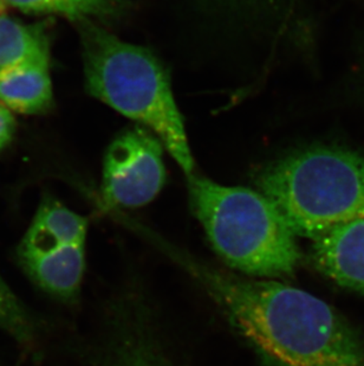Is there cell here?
<instances>
[{
	"mask_svg": "<svg viewBox=\"0 0 364 366\" xmlns=\"http://www.w3.org/2000/svg\"><path fill=\"white\" fill-rule=\"evenodd\" d=\"M200 3L221 14L245 19L266 18L280 10L285 0H199Z\"/></svg>",
	"mask_w": 364,
	"mask_h": 366,
	"instance_id": "4fadbf2b",
	"label": "cell"
},
{
	"mask_svg": "<svg viewBox=\"0 0 364 366\" xmlns=\"http://www.w3.org/2000/svg\"><path fill=\"white\" fill-rule=\"evenodd\" d=\"M311 259L331 280L364 293V219L338 225L313 239Z\"/></svg>",
	"mask_w": 364,
	"mask_h": 366,
	"instance_id": "8992f818",
	"label": "cell"
},
{
	"mask_svg": "<svg viewBox=\"0 0 364 366\" xmlns=\"http://www.w3.org/2000/svg\"><path fill=\"white\" fill-rule=\"evenodd\" d=\"M16 119L9 108L0 102V149H5L14 138Z\"/></svg>",
	"mask_w": 364,
	"mask_h": 366,
	"instance_id": "9a60e30c",
	"label": "cell"
},
{
	"mask_svg": "<svg viewBox=\"0 0 364 366\" xmlns=\"http://www.w3.org/2000/svg\"><path fill=\"white\" fill-rule=\"evenodd\" d=\"M5 5H4L3 3H1V1H0V14H4V11H5Z\"/></svg>",
	"mask_w": 364,
	"mask_h": 366,
	"instance_id": "2e32d148",
	"label": "cell"
},
{
	"mask_svg": "<svg viewBox=\"0 0 364 366\" xmlns=\"http://www.w3.org/2000/svg\"><path fill=\"white\" fill-rule=\"evenodd\" d=\"M5 6L25 14H61L71 21L82 19L113 23L131 10V0H0Z\"/></svg>",
	"mask_w": 364,
	"mask_h": 366,
	"instance_id": "30bf717a",
	"label": "cell"
},
{
	"mask_svg": "<svg viewBox=\"0 0 364 366\" xmlns=\"http://www.w3.org/2000/svg\"><path fill=\"white\" fill-rule=\"evenodd\" d=\"M88 221L55 198L46 197L38 207L21 250H44L56 245L86 243Z\"/></svg>",
	"mask_w": 364,
	"mask_h": 366,
	"instance_id": "9c48e42d",
	"label": "cell"
},
{
	"mask_svg": "<svg viewBox=\"0 0 364 366\" xmlns=\"http://www.w3.org/2000/svg\"><path fill=\"white\" fill-rule=\"evenodd\" d=\"M186 264L273 365H363L361 340L325 301L275 280Z\"/></svg>",
	"mask_w": 364,
	"mask_h": 366,
	"instance_id": "6da1fadb",
	"label": "cell"
},
{
	"mask_svg": "<svg viewBox=\"0 0 364 366\" xmlns=\"http://www.w3.org/2000/svg\"><path fill=\"white\" fill-rule=\"evenodd\" d=\"M0 328L21 344L31 342V320L21 301L0 277Z\"/></svg>",
	"mask_w": 364,
	"mask_h": 366,
	"instance_id": "7c38bea8",
	"label": "cell"
},
{
	"mask_svg": "<svg viewBox=\"0 0 364 366\" xmlns=\"http://www.w3.org/2000/svg\"><path fill=\"white\" fill-rule=\"evenodd\" d=\"M295 236L315 239L338 225L364 219V154L313 145L266 166L256 178Z\"/></svg>",
	"mask_w": 364,
	"mask_h": 366,
	"instance_id": "3957f363",
	"label": "cell"
},
{
	"mask_svg": "<svg viewBox=\"0 0 364 366\" xmlns=\"http://www.w3.org/2000/svg\"><path fill=\"white\" fill-rule=\"evenodd\" d=\"M165 179L161 142L147 128L127 129L110 144L102 178V196L110 205H147L161 191Z\"/></svg>",
	"mask_w": 364,
	"mask_h": 366,
	"instance_id": "5b68a950",
	"label": "cell"
},
{
	"mask_svg": "<svg viewBox=\"0 0 364 366\" xmlns=\"http://www.w3.org/2000/svg\"><path fill=\"white\" fill-rule=\"evenodd\" d=\"M111 366H163L143 350L129 349Z\"/></svg>",
	"mask_w": 364,
	"mask_h": 366,
	"instance_id": "5bb4252c",
	"label": "cell"
},
{
	"mask_svg": "<svg viewBox=\"0 0 364 366\" xmlns=\"http://www.w3.org/2000/svg\"><path fill=\"white\" fill-rule=\"evenodd\" d=\"M86 90L158 137L186 176L194 174L185 124L168 74L147 49L117 39L91 19L76 21Z\"/></svg>",
	"mask_w": 364,
	"mask_h": 366,
	"instance_id": "7a4b0ae2",
	"label": "cell"
},
{
	"mask_svg": "<svg viewBox=\"0 0 364 366\" xmlns=\"http://www.w3.org/2000/svg\"><path fill=\"white\" fill-rule=\"evenodd\" d=\"M18 256L26 274L41 290L64 300L79 293L86 268V243L44 250L18 249Z\"/></svg>",
	"mask_w": 364,
	"mask_h": 366,
	"instance_id": "52a82bcc",
	"label": "cell"
},
{
	"mask_svg": "<svg viewBox=\"0 0 364 366\" xmlns=\"http://www.w3.org/2000/svg\"><path fill=\"white\" fill-rule=\"evenodd\" d=\"M187 179L193 210L227 264L266 280L295 273L300 259L295 235L264 194L196 173Z\"/></svg>",
	"mask_w": 364,
	"mask_h": 366,
	"instance_id": "277c9868",
	"label": "cell"
},
{
	"mask_svg": "<svg viewBox=\"0 0 364 366\" xmlns=\"http://www.w3.org/2000/svg\"><path fill=\"white\" fill-rule=\"evenodd\" d=\"M45 55H50V41L41 25L0 14V69Z\"/></svg>",
	"mask_w": 364,
	"mask_h": 366,
	"instance_id": "8fae6325",
	"label": "cell"
},
{
	"mask_svg": "<svg viewBox=\"0 0 364 366\" xmlns=\"http://www.w3.org/2000/svg\"><path fill=\"white\" fill-rule=\"evenodd\" d=\"M0 102L19 114H41L54 102L50 55L0 69Z\"/></svg>",
	"mask_w": 364,
	"mask_h": 366,
	"instance_id": "ba28073f",
	"label": "cell"
}]
</instances>
